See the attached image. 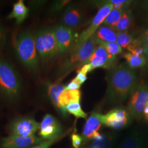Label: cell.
<instances>
[{"label": "cell", "mask_w": 148, "mask_h": 148, "mask_svg": "<svg viewBox=\"0 0 148 148\" xmlns=\"http://www.w3.org/2000/svg\"><path fill=\"white\" fill-rule=\"evenodd\" d=\"M106 80V99L112 104H120L132 93L137 84V73L126 63L120 64L109 69Z\"/></svg>", "instance_id": "cell-1"}, {"label": "cell", "mask_w": 148, "mask_h": 148, "mask_svg": "<svg viewBox=\"0 0 148 148\" xmlns=\"http://www.w3.org/2000/svg\"><path fill=\"white\" fill-rule=\"evenodd\" d=\"M16 52L18 58L26 68L32 72H37L39 69V56L35 36L30 32H23L19 35L16 41Z\"/></svg>", "instance_id": "cell-2"}, {"label": "cell", "mask_w": 148, "mask_h": 148, "mask_svg": "<svg viewBox=\"0 0 148 148\" xmlns=\"http://www.w3.org/2000/svg\"><path fill=\"white\" fill-rule=\"evenodd\" d=\"M21 77L13 65L0 58V95L8 99L17 98L21 91Z\"/></svg>", "instance_id": "cell-3"}, {"label": "cell", "mask_w": 148, "mask_h": 148, "mask_svg": "<svg viewBox=\"0 0 148 148\" xmlns=\"http://www.w3.org/2000/svg\"><path fill=\"white\" fill-rule=\"evenodd\" d=\"M35 40L37 53L42 61H48L58 55V48L53 28H45L39 30L35 36Z\"/></svg>", "instance_id": "cell-4"}, {"label": "cell", "mask_w": 148, "mask_h": 148, "mask_svg": "<svg viewBox=\"0 0 148 148\" xmlns=\"http://www.w3.org/2000/svg\"><path fill=\"white\" fill-rule=\"evenodd\" d=\"M97 45L93 35L79 47L73 50L70 56L63 64L62 73L67 74L74 69L79 68L85 65L97 47Z\"/></svg>", "instance_id": "cell-5"}, {"label": "cell", "mask_w": 148, "mask_h": 148, "mask_svg": "<svg viewBox=\"0 0 148 148\" xmlns=\"http://www.w3.org/2000/svg\"><path fill=\"white\" fill-rule=\"evenodd\" d=\"M148 103V85L139 82L135 85L128 102V110L132 117L138 120L142 119Z\"/></svg>", "instance_id": "cell-6"}, {"label": "cell", "mask_w": 148, "mask_h": 148, "mask_svg": "<svg viewBox=\"0 0 148 148\" xmlns=\"http://www.w3.org/2000/svg\"><path fill=\"white\" fill-rule=\"evenodd\" d=\"M132 118L128 109L123 107L113 109L105 115H101L103 125L116 130L127 127L132 121Z\"/></svg>", "instance_id": "cell-7"}, {"label": "cell", "mask_w": 148, "mask_h": 148, "mask_svg": "<svg viewBox=\"0 0 148 148\" xmlns=\"http://www.w3.org/2000/svg\"><path fill=\"white\" fill-rule=\"evenodd\" d=\"M112 10L113 5L108 2L101 7L94 17L90 26L80 34L77 41L74 44L72 51L76 48L79 47L86 41H87L90 37L95 35V32L101 27V24L103 23L106 16H108V14Z\"/></svg>", "instance_id": "cell-8"}, {"label": "cell", "mask_w": 148, "mask_h": 148, "mask_svg": "<svg viewBox=\"0 0 148 148\" xmlns=\"http://www.w3.org/2000/svg\"><path fill=\"white\" fill-rule=\"evenodd\" d=\"M40 123L30 117H22L16 119L12 122L10 127V136H33L40 129Z\"/></svg>", "instance_id": "cell-9"}, {"label": "cell", "mask_w": 148, "mask_h": 148, "mask_svg": "<svg viewBox=\"0 0 148 148\" xmlns=\"http://www.w3.org/2000/svg\"><path fill=\"white\" fill-rule=\"evenodd\" d=\"M58 48L59 54L63 55L73 49L75 44V36L72 29L63 24L53 28Z\"/></svg>", "instance_id": "cell-10"}, {"label": "cell", "mask_w": 148, "mask_h": 148, "mask_svg": "<svg viewBox=\"0 0 148 148\" xmlns=\"http://www.w3.org/2000/svg\"><path fill=\"white\" fill-rule=\"evenodd\" d=\"M39 135L44 140H51L63 136L62 128L57 119L50 114H46L40 123Z\"/></svg>", "instance_id": "cell-11"}, {"label": "cell", "mask_w": 148, "mask_h": 148, "mask_svg": "<svg viewBox=\"0 0 148 148\" xmlns=\"http://www.w3.org/2000/svg\"><path fill=\"white\" fill-rule=\"evenodd\" d=\"M45 140L35 135L30 136H10L3 139L2 148H27L32 145H38Z\"/></svg>", "instance_id": "cell-12"}, {"label": "cell", "mask_w": 148, "mask_h": 148, "mask_svg": "<svg viewBox=\"0 0 148 148\" xmlns=\"http://www.w3.org/2000/svg\"><path fill=\"white\" fill-rule=\"evenodd\" d=\"M101 115L97 112H93L87 120L81 135L84 142L94 140L101 136L99 131L103 125Z\"/></svg>", "instance_id": "cell-13"}, {"label": "cell", "mask_w": 148, "mask_h": 148, "mask_svg": "<svg viewBox=\"0 0 148 148\" xmlns=\"http://www.w3.org/2000/svg\"><path fill=\"white\" fill-rule=\"evenodd\" d=\"M86 64H90L93 69L104 68L110 69L112 65L109 60L106 48L102 45H98Z\"/></svg>", "instance_id": "cell-14"}, {"label": "cell", "mask_w": 148, "mask_h": 148, "mask_svg": "<svg viewBox=\"0 0 148 148\" xmlns=\"http://www.w3.org/2000/svg\"><path fill=\"white\" fill-rule=\"evenodd\" d=\"M82 21V14L79 9L73 6L68 7L64 12L63 25L70 29L78 27Z\"/></svg>", "instance_id": "cell-15"}, {"label": "cell", "mask_w": 148, "mask_h": 148, "mask_svg": "<svg viewBox=\"0 0 148 148\" xmlns=\"http://www.w3.org/2000/svg\"><path fill=\"white\" fill-rule=\"evenodd\" d=\"M80 90H64L59 97V103L62 110V115L64 117L67 116L66 107L72 103H80L81 100Z\"/></svg>", "instance_id": "cell-16"}, {"label": "cell", "mask_w": 148, "mask_h": 148, "mask_svg": "<svg viewBox=\"0 0 148 148\" xmlns=\"http://www.w3.org/2000/svg\"><path fill=\"white\" fill-rule=\"evenodd\" d=\"M29 12V8L25 5L23 0H19L14 4L13 10L9 14V19H15L17 24H21L24 21Z\"/></svg>", "instance_id": "cell-17"}, {"label": "cell", "mask_w": 148, "mask_h": 148, "mask_svg": "<svg viewBox=\"0 0 148 148\" xmlns=\"http://www.w3.org/2000/svg\"><path fill=\"white\" fill-rule=\"evenodd\" d=\"M94 36L96 39L106 42H116L117 32L110 27L102 25L95 32Z\"/></svg>", "instance_id": "cell-18"}, {"label": "cell", "mask_w": 148, "mask_h": 148, "mask_svg": "<svg viewBox=\"0 0 148 148\" xmlns=\"http://www.w3.org/2000/svg\"><path fill=\"white\" fill-rule=\"evenodd\" d=\"M65 86L58 84H49L48 85V95L53 106L62 114V110L59 103V97L65 90Z\"/></svg>", "instance_id": "cell-19"}, {"label": "cell", "mask_w": 148, "mask_h": 148, "mask_svg": "<svg viewBox=\"0 0 148 148\" xmlns=\"http://www.w3.org/2000/svg\"><path fill=\"white\" fill-rule=\"evenodd\" d=\"M95 40L98 45H102L106 48V51L108 54L110 63L112 65H114L117 56L122 52V48L116 42H106L98 40L96 38Z\"/></svg>", "instance_id": "cell-20"}, {"label": "cell", "mask_w": 148, "mask_h": 148, "mask_svg": "<svg viewBox=\"0 0 148 148\" xmlns=\"http://www.w3.org/2000/svg\"><path fill=\"white\" fill-rule=\"evenodd\" d=\"M133 21L132 12L131 10L127 9L124 12L120 20L113 29L116 32H127L132 26Z\"/></svg>", "instance_id": "cell-21"}, {"label": "cell", "mask_w": 148, "mask_h": 148, "mask_svg": "<svg viewBox=\"0 0 148 148\" xmlns=\"http://www.w3.org/2000/svg\"><path fill=\"white\" fill-rule=\"evenodd\" d=\"M124 58L128 66L134 70L143 68L147 65V59L145 55L136 56L128 52L124 54Z\"/></svg>", "instance_id": "cell-22"}, {"label": "cell", "mask_w": 148, "mask_h": 148, "mask_svg": "<svg viewBox=\"0 0 148 148\" xmlns=\"http://www.w3.org/2000/svg\"><path fill=\"white\" fill-rule=\"evenodd\" d=\"M126 10H115L113 9L106 16L105 21L103 22V25L114 28L116 25L117 23L120 20L124 12Z\"/></svg>", "instance_id": "cell-23"}, {"label": "cell", "mask_w": 148, "mask_h": 148, "mask_svg": "<svg viewBox=\"0 0 148 148\" xmlns=\"http://www.w3.org/2000/svg\"><path fill=\"white\" fill-rule=\"evenodd\" d=\"M112 142V137L110 134H102L101 136L93 140L90 145L92 148H109Z\"/></svg>", "instance_id": "cell-24"}, {"label": "cell", "mask_w": 148, "mask_h": 148, "mask_svg": "<svg viewBox=\"0 0 148 148\" xmlns=\"http://www.w3.org/2000/svg\"><path fill=\"white\" fill-rule=\"evenodd\" d=\"M134 38L127 32H117L116 42L122 48H127L132 43Z\"/></svg>", "instance_id": "cell-25"}, {"label": "cell", "mask_w": 148, "mask_h": 148, "mask_svg": "<svg viewBox=\"0 0 148 148\" xmlns=\"http://www.w3.org/2000/svg\"><path fill=\"white\" fill-rule=\"evenodd\" d=\"M119 148H143V143L139 136L133 135L126 138Z\"/></svg>", "instance_id": "cell-26"}, {"label": "cell", "mask_w": 148, "mask_h": 148, "mask_svg": "<svg viewBox=\"0 0 148 148\" xmlns=\"http://www.w3.org/2000/svg\"><path fill=\"white\" fill-rule=\"evenodd\" d=\"M66 109L70 114L73 115L77 118H87V114L82 109L80 103H70L66 106Z\"/></svg>", "instance_id": "cell-27"}, {"label": "cell", "mask_w": 148, "mask_h": 148, "mask_svg": "<svg viewBox=\"0 0 148 148\" xmlns=\"http://www.w3.org/2000/svg\"><path fill=\"white\" fill-rule=\"evenodd\" d=\"M113 5V9L121 10L128 9V7L133 2V1L129 0H111L107 1Z\"/></svg>", "instance_id": "cell-28"}, {"label": "cell", "mask_w": 148, "mask_h": 148, "mask_svg": "<svg viewBox=\"0 0 148 148\" xmlns=\"http://www.w3.org/2000/svg\"><path fill=\"white\" fill-rule=\"evenodd\" d=\"M134 42L143 47L148 45V29L141 32L137 37L134 38Z\"/></svg>", "instance_id": "cell-29"}, {"label": "cell", "mask_w": 148, "mask_h": 148, "mask_svg": "<svg viewBox=\"0 0 148 148\" xmlns=\"http://www.w3.org/2000/svg\"><path fill=\"white\" fill-rule=\"evenodd\" d=\"M127 50L129 53H131L133 55L136 56H142L144 54L143 48L141 46L138 45L136 43L134 42V41L127 48Z\"/></svg>", "instance_id": "cell-30"}, {"label": "cell", "mask_w": 148, "mask_h": 148, "mask_svg": "<svg viewBox=\"0 0 148 148\" xmlns=\"http://www.w3.org/2000/svg\"><path fill=\"white\" fill-rule=\"evenodd\" d=\"M66 134H67V133L65 134L62 137H60L57 138H56V139H51V140H46L44 142H43L42 143H41L40 144L36 145V146H35L34 147H32V148H49L53 145L54 143L58 141L59 140H60V139L63 138Z\"/></svg>", "instance_id": "cell-31"}, {"label": "cell", "mask_w": 148, "mask_h": 148, "mask_svg": "<svg viewBox=\"0 0 148 148\" xmlns=\"http://www.w3.org/2000/svg\"><path fill=\"white\" fill-rule=\"evenodd\" d=\"M71 140L74 148H79L84 142L82 137L77 133H73L71 135Z\"/></svg>", "instance_id": "cell-32"}, {"label": "cell", "mask_w": 148, "mask_h": 148, "mask_svg": "<svg viewBox=\"0 0 148 148\" xmlns=\"http://www.w3.org/2000/svg\"><path fill=\"white\" fill-rule=\"evenodd\" d=\"M6 41V35L3 27L0 25V52L4 47Z\"/></svg>", "instance_id": "cell-33"}, {"label": "cell", "mask_w": 148, "mask_h": 148, "mask_svg": "<svg viewBox=\"0 0 148 148\" xmlns=\"http://www.w3.org/2000/svg\"><path fill=\"white\" fill-rule=\"evenodd\" d=\"M81 85H80L79 83L75 79H73L68 85L65 86V89L66 90H79Z\"/></svg>", "instance_id": "cell-34"}, {"label": "cell", "mask_w": 148, "mask_h": 148, "mask_svg": "<svg viewBox=\"0 0 148 148\" xmlns=\"http://www.w3.org/2000/svg\"><path fill=\"white\" fill-rule=\"evenodd\" d=\"M94 69L90 64H86L85 65H84L80 69H78L77 72V73H81L87 75V74L91 72Z\"/></svg>", "instance_id": "cell-35"}, {"label": "cell", "mask_w": 148, "mask_h": 148, "mask_svg": "<svg viewBox=\"0 0 148 148\" xmlns=\"http://www.w3.org/2000/svg\"><path fill=\"white\" fill-rule=\"evenodd\" d=\"M70 2L69 1H59L55 3L53 6V11H58L62 9L66 5V4Z\"/></svg>", "instance_id": "cell-36"}, {"label": "cell", "mask_w": 148, "mask_h": 148, "mask_svg": "<svg viewBox=\"0 0 148 148\" xmlns=\"http://www.w3.org/2000/svg\"><path fill=\"white\" fill-rule=\"evenodd\" d=\"M75 79H76L80 85H82V84H83L86 81V79H87V75L85 74L81 73H78Z\"/></svg>", "instance_id": "cell-37"}, {"label": "cell", "mask_w": 148, "mask_h": 148, "mask_svg": "<svg viewBox=\"0 0 148 148\" xmlns=\"http://www.w3.org/2000/svg\"><path fill=\"white\" fill-rule=\"evenodd\" d=\"M140 7L145 11H148V0L142 1L140 2Z\"/></svg>", "instance_id": "cell-38"}, {"label": "cell", "mask_w": 148, "mask_h": 148, "mask_svg": "<svg viewBox=\"0 0 148 148\" xmlns=\"http://www.w3.org/2000/svg\"><path fill=\"white\" fill-rule=\"evenodd\" d=\"M143 118L144 121L148 123V103L144 112Z\"/></svg>", "instance_id": "cell-39"}, {"label": "cell", "mask_w": 148, "mask_h": 148, "mask_svg": "<svg viewBox=\"0 0 148 148\" xmlns=\"http://www.w3.org/2000/svg\"><path fill=\"white\" fill-rule=\"evenodd\" d=\"M143 51H144V54L147 57H148V45L143 47Z\"/></svg>", "instance_id": "cell-40"}, {"label": "cell", "mask_w": 148, "mask_h": 148, "mask_svg": "<svg viewBox=\"0 0 148 148\" xmlns=\"http://www.w3.org/2000/svg\"><path fill=\"white\" fill-rule=\"evenodd\" d=\"M147 65L148 66V57H147Z\"/></svg>", "instance_id": "cell-41"}, {"label": "cell", "mask_w": 148, "mask_h": 148, "mask_svg": "<svg viewBox=\"0 0 148 148\" xmlns=\"http://www.w3.org/2000/svg\"><path fill=\"white\" fill-rule=\"evenodd\" d=\"M147 24L148 25V18H147Z\"/></svg>", "instance_id": "cell-42"}, {"label": "cell", "mask_w": 148, "mask_h": 148, "mask_svg": "<svg viewBox=\"0 0 148 148\" xmlns=\"http://www.w3.org/2000/svg\"><path fill=\"white\" fill-rule=\"evenodd\" d=\"M91 148V147H90V146H89V147H88V148Z\"/></svg>", "instance_id": "cell-43"}]
</instances>
